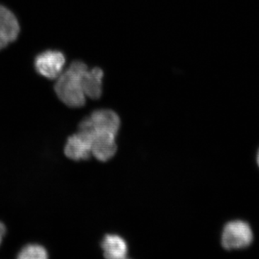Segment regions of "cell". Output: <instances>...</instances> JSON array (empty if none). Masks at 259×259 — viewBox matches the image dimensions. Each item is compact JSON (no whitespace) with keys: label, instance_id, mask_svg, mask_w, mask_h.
<instances>
[{"label":"cell","instance_id":"5","mask_svg":"<svg viewBox=\"0 0 259 259\" xmlns=\"http://www.w3.org/2000/svg\"><path fill=\"white\" fill-rule=\"evenodd\" d=\"M64 153L74 161L88 159L92 156V136L79 131L70 136L64 148Z\"/></svg>","mask_w":259,"mask_h":259},{"label":"cell","instance_id":"7","mask_svg":"<svg viewBox=\"0 0 259 259\" xmlns=\"http://www.w3.org/2000/svg\"><path fill=\"white\" fill-rule=\"evenodd\" d=\"M88 118L95 132L105 131L116 135L120 128V117L112 110L101 109L95 110Z\"/></svg>","mask_w":259,"mask_h":259},{"label":"cell","instance_id":"2","mask_svg":"<svg viewBox=\"0 0 259 259\" xmlns=\"http://www.w3.org/2000/svg\"><path fill=\"white\" fill-rule=\"evenodd\" d=\"M253 240V231L248 223L234 221L227 223L221 238L223 248L227 250L248 248Z\"/></svg>","mask_w":259,"mask_h":259},{"label":"cell","instance_id":"3","mask_svg":"<svg viewBox=\"0 0 259 259\" xmlns=\"http://www.w3.org/2000/svg\"><path fill=\"white\" fill-rule=\"evenodd\" d=\"M66 58L59 51H44L35 59V70L39 74L49 79H57L63 72Z\"/></svg>","mask_w":259,"mask_h":259},{"label":"cell","instance_id":"10","mask_svg":"<svg viewBox=\"0 0 259 259\" xmlns=\"http://www.w3.org/2000/svg\"><path fill=\"white\" fill-rule=\"evenodd\" d=\"M48 252L44 247L38 244H28L19 252L18 258L20 259L47 258Z\"/></svg>","mask_w":259,"mask_h":259},{"label":"cell","instance_id":"8","mask_svg":"<svg viewBox=\"0 0 259 259\" xmlns=\"http://www.w3.org/2000/svg\"><path fill=\"white\" fill-rule=\"evenodd\" d=\"M103 77L104 72L100 68L87 70L82 79L83 91L86 97L93 100L100 98L102 94Z\"/></svg>","mask_w":259,"mask_h":259},{"label":"cell","instance_id":"11","mask_svg":"<svg viewBox=\"0 0 259 259\" xmlns=\"http://www.w3.org/2000/svg\"><path fill=\"white\" fill-rule=\"evenodd\" d=\"M5 234H6V228H5V225L3 223L0 222V245L3 242Z\"/></svg>","mask_w":259,"mask_h":259},{"label":"cell","instance_id":"1","mask_svg":"<svg viewBox=\"0 0 259 259\" xmlns=\"http://www.w3.org/2000/svg\"><path fill=\"white\" fill-rule=\"evenodd\" d=\"M88 69L85 63L75 61L57 78L54 90L59 100L67 106L81 107L85 105L87 97L82 79Z\"/></svg>","mask_w":259,"mask_h":259},{"label":"cell","instance_id":"9","mask_svg":"<svg viewBox=\"0 0 259 259\" xmlns=\"http://www.w3.org/2000/svg\"><path fill=\"white\" fill-rule=\"evenodd\" d=\"M104 255L107 258H125L127 254V245L125 240L117 235L109 234L102 241Z\"/></svg>","mask_w":259,"mask_h":259},{"label":"cell","instance_id":"4","mask_svg":"<svg viewBox=\"0 0 259 259\" xmlns=\"http://www.w3.org/2000/svg\"><path fill=\"white\" fill-rule=\"evenodd\" d=\"M115 136L112 133L95 131L92 136V154L102 162L113 157L117 151Z\"/></svg>","mask_w":259,"mask_h":259},{"label":"cell","instance_id":"6","mask_svg":"<svg viewBox=\"0 0 259 259\" xmlns=\"http://www.w3.org/2000/svg\"><path fill=\"white\" fill-rule=\"evenodd\" d=\"M20 29L15 15L8 8L0 5V50L16 40Z\"/></svg>","mask_w":259,"mask_h":259},{"label":"cell","instance_id":"12","mask_svg":"<svg viewBox=\"0 0 259 259\" xmlns=\"http://www.w3.org/2000/svg\"><path fill=\"white\" fill-rule=\"evenodd\" d=\"M256 162H257V164H258V166L259 167V150L258 151V153H257Z\"/></svg>","mask_w":259,"mask_h":259}]
</instances>
